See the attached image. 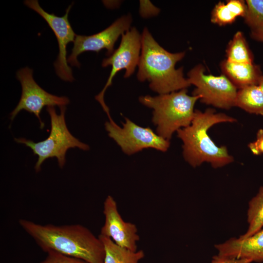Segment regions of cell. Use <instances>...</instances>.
<instances>
[{
  "label": "cell",
  "mask_w": 263,
  "mask_h": 263,
  "mask_svg": "<svg viewBox=\"0 0 263 263\" xmlns=\"http://www.w3.org/2000/svg\"><path fill=\"white\" fill-rule=\"evenodd\" d=\"M105 222L100 235L108 237L116 244L132 251L137 250L140 237L136 225L125 221L120 215L114 199L108 195L103 203Z\"/></svg>",
  "instance_id": "12"
},
{
  "label": "cell",
  "mask_w": 263,
  "mask_h": 263,
  "mask_svg": "<svg viewBox=\"0 0 263 263\" xmlns=\"http://www.w3.org/2000/svg\"><path fill=\"white\" fill-rule=\"evenodd\" d=\"M236 18L226 4L220 1L215 6L212 10L211 21L220 26H223L232 23Z\"/></svg>",
  "instance_id": "20"
},
{
  "label": "cell",
  "mask_w": 263,
  "mask_h": 263,
  "mask_svg": "<svg viewBox=\"0 0 263 263\" xmlns=\"http://www.w3.org/2000/svg\"><path fill=\"white\" fill-rule=\"evenodd\" d=\"M19 224L46 253L55 251L89 263H104L101 240L82 225H40L23 219Z\"/></svg>",
  "instance_id": "1"
},
{
  "label": "cell",
  "mask_w": 263,
  "mask_h": 263,
  "mask_svg": "<svg viewBox=\"0 0 263 263\" xmlns=\"http://www.w3.org/2000/svg\"><path fill=\"white\" fill-rule=\"evenodd\" d=\"M38 263H89L84 260L62 254L55 251L47 252L45 260Z\"/></svg>",
  "instance_id": "21"
},
{
  "label": "cell",
  "mask_w": 263,
  "mask_h": 263,
  "mask_svg": "<svg viewBox=\"0 0 263 263\" xmlns=\"http://www.w3.org/2000/svg\"><path fill=\"white\" fill-rule=\"evenodd\" d=\"M245 23L251 29V36L255 39L263 35V0H246Z\"/></svg>",
  "instance_id": "19"
},
{
  "label": "cell",
  "mask_w": 263,
  "mask_h": 263,
  "mask_svg": "<svg viewBox=\"0 0 263 263\" xmlns=\"http://www.w3.org/2000/svg\"><path fill=\"white\" fill-rule=\"evenodd\" d=\"M66 110L65 106L60 107V113L58 114L54 107H47L46 111L50 117L51 130L49 136L44 140L35 142L24 138H15L17 143L24 144L38 156L35 166L37 172L41 170L44 161L52 157L57 158L59 167L62 168L66 162V153L70 148L89 150L88 145L80 141L69 132L65 118Z\"/></svg>",
  "instance_id": "5"
},
{
  "label": "cell",
  "mask_w": 263,
  "mask_h": 263,
  "mask_svg": "<svg viewBox=\"0 0 263 263\" xmlns=\"http://www.w3.org/2000/svg\"><path fill=\"white\" fill-rule=\"evenodd\" d=\"M255 40L263 42V35L259 36V37L256 38L255 39Z\"/></svg>",
  "instance_id": "26"
},
{
  "label": "cell",
  "mask_w": 263,
  "mask_h": 263,
  "mask_svg": "<svg viewBox=\"0 0 263 263\" xmlns=\"http://www.w3.org/2000/svg\"><path fill=\"white\" fill-rule=\"evenodd\" d=\"M252 262L247 259H238L216 255L213 257L211 263H251Z\"/></svg>",
  "instance_id": "24"
},
{
  "label": "cell",
  "mask_w": 263,
  "mask_h": 263,
  "mask_svg": "<svg viewBox=\"0 0 263 263\" xmlns=\"http://www.w3.org/2000/svg\"><path fill=\"white\" fill-rule=\"evenodd\" d=\"M227 60L238 63H254L253 55L242 32H237L228 43Z\"/></svg>",
  "instance_id": "18"
},
{
  "label": "cell",
  "mask_w": 263,
  "mask_h": 263,
  "mask_svg": "<svg viewBox=\"0 0 263 263\" xmlns=\"http://www.w3.org/2000/svg\"><path fill=\"white\" fill-rule=\"evenodd\" d=\"M121 42L118 48L108 57L104 58L102 66H112V70L107 81L95 99L101 104L105 112L109 110L106 105L104 96L107 88L112 84L113 77L122 69H125V77L130 76L138 65L141 49L142 36L137 30L133 27L121 36Z\"/></svg>",
  "instance_id": "8"
},
{
  "label": "cell",
  "mask_w": 263,
  "mask_h": 263,
  "mask_svg": "<svg viewBox=\"0 0 263 263\" xmlns=\"http://www.w3.org/2000/svg\"><path fill=\"white\" fill-rule=\"evenodd\" d=\"M98 236L104 245V263H139L145 256L142 250L132 251L118 245L108 237Z\"/></svg>",
  "instance_id": "15"
},
{
  "label": "cell",
  "mask_w": 263,
  "mask_h": 263,
  "mask_svg": "<svg viewBox=\"0 0 263 263\" xmlns=\"http://www.w3.org/2000/svg\"><path fill=\"white\" fill-rule=\"evenodd\" d=\"M226 4L230 11L236 17H244L247 10V5L245 1L242 0H228Z\"/></svg>",
  "instance_id": "22"
},
{
  "label": "cell",
  "mask_w": 263,
  "mask_h": 263,
  "mask_svg": "<svg viewBox=\"0 0 263 263\" xmlns=\"http://www.w3.org/2000/svg\"><path fill=\"white\" fill-rule=\"evenodd\" d=\"M235 106L250 113L263 115V93L258 85L239 89Z\"/></svg>",
  "instance_id": "16"
},
{
  "label": "cell",
  "mask_w": 263,
  "mask_h": 263,
  "mask_svg": "<svg viewBox=\"0 0 263 263\" xmlns=\"http://www.w3.org/2000/svg\"><path fill=\"white\" fill-rule=\"evenodd\" d=\"M141 36L138 79L142 82L148 80L150 88L160 94L189 87L190 84L184 76L183 68H175L176 63L184 57L185 53L167 51L155 41L146 28Z\"/></svg>",
  "instance_id": "3"
},
{
  "label": "cell",
  "mask_w": 263,
  "mask_h": 263,
  "mask_svg": "<svg viewBox=\"0 0 263 263\" xmlns=\"http://www.w3.org/2000/svg\"><path fill=\"white\" fill-rule=\"evenodd\" d=\"M200 98L189 95L184 89L156 96H140L139 100L153 110L152 121L157 126V134L169 141L175 132L190 124L195 104Z\"/></svg>",
  "instance_id": "4"
},
{
  "label": "cell",
  "mask_w": 263,
  "mask_h": 263,
  "mask_svg": "<svg viewBox=\"0 0 263 263\" xmlns=\"http://www.w3.org/2000/svg\"><path fill=\"white\" fill-rule=\"evenodd\" d=\"M218 255L247 259L252 262H263V227L246 238H232L223 243L215 245Z\"/></svg>",
  "instance_id": "13"
},
{
  "label": "cell",
  "mask_w": 263,
  "mask_h": 263,
  "mask_svg": "<svg viewBox=\"0 0 263 263\" xmlns=\"http://www.w3.org/2000/svg\"><path fill=\"white\" fill-rule=\"evenodd\" d=\"M247 215L248 227L241 238H247L263 227V186L249 201Z\"/></svg>",
  "instance_id": "17"
},
{
  "label": "cell",
  "mask_w": 263,
  "mask_h": 263,
  "mask_svg": "<svg viewBox=\"0 0 263 263\" xmlns=\"http://www.w3.org/2000/svg\"><path fill=\"white\" fill-rule=\"evenodd\" d=\"M222 72L239 89L257 85L262 75L260 66L254 63H238L226 59L221 64Z\"/></svg>",
  "instance_id": "14"
},
{
  "label": "cell",
  "mask_w": 263,
  "mask_h": 263,
  "mask_svg": "<svg viewBox=\"0 0 263 263\" xmlns=\"http://www.w3.org/2000/svg\"><path fill=\"white\" fill-rule=\"evenodd\" d=\"M236 121V119L225 113H216L212 109L204 112L195 110L190 124L177 132L183 143L185 160L194 168L207 162L214 168L223 167L234 161L226 147L216 145L208 135V131L216 124Z\"/></svg>",
  "instance_id": "2"
},
{
  "label": "cell",
  "mask_w": 263,
  "mask_h": 263,
  "mask_svg": "<svg viewBox=\"0 0 263 263\" xmlns=\"http://www.w3.org/2000/svg\"><path fill=\"white\" fill-rule=\"evenodd\" d=\"M248 147L253 154H263V129H261L258 131L256 140L250 142Z\"/></svg>",
  "instance_id": "23"
},
{
  "label": "cell",
  "mask_w": 263,
  "mask_h": 263,
  "mask_svg": "<svg viewBox=\"0 0 263 263\" xmlns=\"http://www.w3.org/2000/svg\"><path fill=\"white\" fill-rule=\"evenodd\" d=\"M25 4L41 16L54 33L57 40L59 53L54 65L58 76L65 81L74 80L71 68L68 65L67 59V45L74 41L75 36L68 20V15L72 4L67 8L65 14L58 17L43 10L37 0H27Z\"/></svg>",
  "instance_id": "10"
},
{
  "label": "cell",
  "mask_w": 263,
  "mask_h": 263,
  "mask_svg": "<svg viewBox=\"0 0 263 263\" xmlns=\"http://www.w3.org/2000/svg\"><path fill=\"white\" fill-rule=\"evenodd\" d=\"M17 78L21 84L22 92L19 103L10 113L11 120L20 111L24 110L35 114L39 121L40 128L42 129L45 125L40 114L45 106L60 107L65 106L70 102L67 97L52 94L40 87L33 78V70L27 67L17 72Z\"/></svg>",
  "instance_id": "9"
},
{
  "label": "cell",
  "mask_w": 263,
  "mask_h": 263,
  "mask_svg": "<svg viewBox=\"0 0 263 263\" xmlns=\"http://www.w3.org/2000/svg\"><path fill=\"white\" fill-rule=\"evenodd\" d=\"M205 72L201 64L188 72V80L196 87L192 95L199 96L201 102L218 108L229 109L235 106L238 91L231 81L224 74L215 76Z\"/></svg>",
  "instance_id": "6"
},
{
  "label": "cell",
  "mask_w": 263,
  "mask_h": 263,
  "mask_svg": "<svg viewBox=\"0 0 263 263\" xmlns=\"http://www.w3.org/2000/svg\"><path fill=\"white\" fill-rule=\"evenodd\" d=\"M132 23L131 16H124L115 21L104 30L91 36L76 35L74 46L67 61L71 66L79 67L77 56L86 51L98 53L106 49L107 55L110 56L114 52V45L120 35L128 31Z\"/></svg>",
  "instance_id": "11"
},
{
  "label": "cell",
  "mask_w": 263,
  "mask_h": 263,
  "mask_svg": "<svg viewBox=\"0 0 263 263\" xmlns=\"http://www.w3.org/2000/svg\"><path fill=\"white\" fill-rule=\"evenodd\" d=\"M109 122L105 124L109 136L113 138L128 155L133 154L146 148H153L166 151L169 147V141L156 134L150 128L139 126L126 118L123 127L118 126L107 115Z\"/></svg>",
  "instance_id": "7"
},
{
  "label": "cell",
  "mask_w": 263,
  "mask_h": 263,
  "mask_svg": "<svg viewBox=\"0 0 263 263\" xmlns=\"http://www.w3.org/2000/svg\"><path fill=\"white\" fill-rule=\"evenodd\" d=\"M257 85L263 93V75L259 78Z\"/></svg>",
  "instance_id": "25"
}]
</instances>
